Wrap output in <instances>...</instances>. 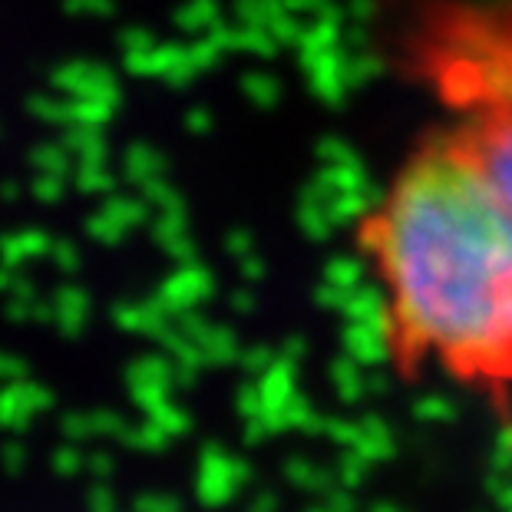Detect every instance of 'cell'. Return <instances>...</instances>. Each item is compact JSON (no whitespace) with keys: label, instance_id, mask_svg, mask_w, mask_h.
Listing matches in <instances>:
<instances>
[{"label":"cell","instance_id":"cell-1","mask_svg":"<svg viewBox=\"0 0 512 512\" xmlns=\"http://www.w3.org/2000/svg\"><path fill=\"white\" fill-rule=\"evenodd\" d=\"M387 288L390 351L403 374L427 364L512 384V205L446 133H433L361 225Z\"/></svg>","mask_w":512,"mask_h":512}]
</instances>
